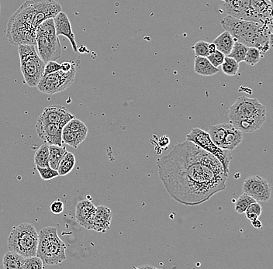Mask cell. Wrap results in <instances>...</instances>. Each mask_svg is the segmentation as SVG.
Wrapping results in <instances>:
<instances>
[{
    "label": "cell",
    "instance_id": "15",
    "mask_svg": "<svg viewBox=\"0 0 273 269\" xmlns=\"http://www.w3.org/2000/svg\"><path fill=\"white\" fill-rule=\"evenodd\" d=\"M73 114L71 113L65 106L61 105H51L44 109L39 118L45 120L48 122L57 124L63 128L68 122L75 118Z\"/></svg>",
    "mask_w": 273,
    "mask_h": 269
},
{
    "label": "cell",
    "instance_id": "40",
    "mask_svg": "<svg viewBox=\"0 0 273 269\" xmlns=\"http://www.w3.org/2000/svg\"><path fill=\"white\" fill-rule=\"evenodd\" d=\"M61 65H62V68H61V70H62V71H70V70L73 68V66H75V64L72 62H65L61 64Z\"/></svg>",
    "mask_w": 273,
    "mask_h": 269
},
{
    "label": "cell",
    "instance_id": "35",
    "mask_svg": "<svg viewBox=\"0 0 273 269\" xmlns=\"http://www.w3.org/2000/svg\"><path fill=\"white\" fill-rule=\"evenodd\" d=\"M208 46V42H204V41H200V42L196 43L192 47V48L194 50L196 56L207 57V56L210 54Z\"/></svg>",
    "mask_w": 273,
    "mask_h": 269
},
{
    "label": "cell",
    "instance_id": "32",
    "mask_svg": "<svg viewBox=\"0 0 273 269\" xmlns=\"http://www.w3.org/2000/svg\"><path fill=\"white\" fill-rule=\"evenodd\" d=\"M262 59V52L258 48L254 47H248L245 55V61L248 65L254 66L256 64L259 63V61Z\"/></svg>",
    "mask_w": 273,
    "mask_h": 269
},
{
    "label": "cell",
    "instance_id": "9",
    "mask_svg": "<svg viewBox=\"0 0 273 269\" xmlns=\"http://www.w3.org/2000/svg\"><path fill=\"white\" fill-rule=\"evenodd\" d=\"M186 140L192 141L194 144H197L208 153H211L212 156L218 159L222 165L224 173L228 177L230 163L233 159L230 150H225L217 146L212 141L208 132L204 131L198 127L192 129L186 135Z\"/></svg>",
    "mask_w": 273,
    "mask_h": 269
},
{
    "label": "cell",
    "instance_id": "23",
    "mask_svg": "<svg viewBox=\"0 0 273 269\" xmlns=\"http://www.w3.org/2000/svg\"><path fill=\"white\" fill-rule=\"evenodd\" d=\"M66 152V148L63 145H49V166L57 170L59 163Z\"/></svg>",
    "mask_w": 273,
    "mask_h": 269
},
{
    "label": "cell",
    "instance_id": "11",
    "mask_svg": "<svg viewBox=\"0 0 273 269\" xmlns=\"http://www.w3.org/2000/svg\"><path fill=\"white\" fill-rule=\"evenodd\" d=\"M242 190L257 202H267L271 198V185L258 175L247 178L244 181Z\"/></svg>",
    "mask_w": 273,
    "mask_h": 269
},
{
    "label": "cell",
    "instance_id": "5",
    "mask_svg": "<svg viewBox=\"0 0 273 269\" xmlns=\"http://www.w3.org/2000/svg\"><path fill=\"white\" fill-rule=\"evenodd\" d=\"M66 245L57 235L54 226L43 228L38 235L37 256L44 264L54 265L66 260Z\"/></svg>",
    "mask_w": 273,
    "mask_h": 269
},
{
    "label": "cell",
    "instance_id": "33",
    "mask_svg": "<svg viewBox=\"0 0 273 269\" xmlns=\"http://www.w3.org/2000/svg\"><path fill=\"white\" fill-rule=\"evenodd\" d=\"M262 206L258 203L257 201L255 203H251L247 208L246 211H245V215H246L247 218L250 220V221H253V220H257L259 217H260L262 214Z\"/></svg>",
    "mask_w": 273,
    "mask_h": 269
},
{
    "label": "cell",
    "instance_id": "43",
    "mask_svg": "<svg viewBox=\"0 0 273 269\" xmlns=\"http://www.w3.org/2000/svg\"><path fill=\"white\" fill-rule=\"evenodd\" d=\"M154 267L151 265H146V266H140V267Z\"/></svg>",
    "mask_w": 273,
    "mask_h": 269
},
{
    "label": "cell",
    "instance_id": "31",
    "mask_svg": "<svg viewBox=\"0 0 273 269\" xmlns=\"http://www.w3.org/2000/svg\"><path fill=\"white\" fill-rule=\"evenodd\" d=\"M62 138L63 143L74 147V148H77L80 144L83 143V141L79 138L76 133L71 131V130H65V129H62Z\"/></svg>",
    "mask_w": 273,
    "mask_h": 269
},
{
    "label": "cell",
    "instance_id": "10",
    "mask_svg": "<svg viewBox=\"0 0 273 269\" xmlns=\"http://www.w3.org/2000/svg\"><path fill=\"white\" fill-rule=\"evenodd\" d=\"M76 65L68 71L62 70L43 76L41 79L37 89L42 93L53 95L63 92L70 87L75 82Z\"/></svg>",
    "mask_w": 273,
    "mask_h": 269
},
{
    "label": "cell",
    "instance_id": "18",
    "mask_svg": "<svg viewBox=\"0 0 273 269\" xmlns=\"http://www.w3.org/2000/svg\"><path fill=\"white\" fill-rule=\"evenodd\" d=\"M111 209L106 206H97L92 220V229L100 233H106L111 225Z\"/></svg>",
    "mask_w": 273,
    "mask_h": 269
},
{
    "label": "cell",
    "instance_id": "19",
    "mask_svg": "<svg viewBox=\"0 0 273 269\" xmlns=\"http://www.w3.org/2000/svg\"><path fill=\"white\" fill-rule=\"evenodd\" d=\"M243 140V135L242 132L240 130H237L231 124H229L227 127V133L224 137V141L221 148L225 149V150H235L237 147L240 145L241 143Z\"/></svg>",
    "mask_w": 273,
    "mask_h": 269
},
{
    "label": "cell",
    "instance_id": "20",
    "mask_svg": "<svg viewBox=\"0 0 273 269\" xmlns=\"http://www.w3.org/2000/svg\"><path fill=\"white\" fill-rule=\"evenodd\" d=\"M194 71L202 76H213L219 72L218 68L213 66L207 57L196 56L194 61Z\"/></svg>",
    "mask_w": 273,
    "mask_h": 269
},
{
    "label": "cell",
    "instance_id": "22",
    "mask_svg": "<svg viewBox=\"0 0 273 269\" xmlns=\"http://www.w3.org/2000/svg\"><path fill=\"white\" fill-rule=\"evenodd\" d=\"M24 261L25 257L16 252L9 251L4 255L3 264L5 269H19L22 268Z\"/></svg>",
    "mask_w": 273,
    "mask_h": 269
},
{
    "label": "cell",
    "instance_id": "6",
    "mask_svg": "<svg viewBox=\"0 0 273 269\" xmlns=\"http://www.w3.org/2000/svg\"><path fill=\"white\" fill-rule=\"evenodd\" d=\"M37 53L45 64L56 61L62 56V46L56 34L53 18L42 22L36 29Z\"/></svg>",
    "mask_w": 273,
    "mask_h": 269
},
{
    "label": "cell",
    "instance_id": "24",
    "mask_svg": "<svg viewBox=\"0 0 273 269\" xmlns=\"http://www.w3.org/2000/svg\"><path fill=\"white\" fill-rule=\"evenodd\" d=\"M229 124H221L213 125L209 128L208 133L212 141L218 147H221L227 133Z\"/></svg>",
    "mask_w": 273,
    "mask_h": 269
},
{
    "label": "cell",
    "instance_id": "28",
    "mask_svg": "<svg viewBox=\"0 0 273 269\" xmlns=\"http://www.w3.org/2000/svg\"><path fill=\"white\" fill-rule=\"evenodd\" d=\"M248 49V47L246 46V45L235 42L230 54H228V57H232L238 63H240V62L245 61V55H246Z\"/></svg>",
    "mask_w": 273,
    "mask_h": 269
},
{
    "label": "cell",
    "instance_id": "37",
    "mask_svg": "<svg viewBox=\"0 0 273 269\" xmlns=\"http://www.w3.org/2000/svg\"><path fill=\"white\" fill-rule=\"evenodd\" d=\"M224 57H225V55L221 51H218V50H217L213 54H209L207 56V59H208L209 62L216 68L221 66L223 62H224Z\"/></svg>",
    "mask_w": 273,
    "mask_h": 269
},
{
    "label": "cell",
    "instance_id": "14",
    "mask_svg": "<svg viewBox=\"0 0 273 269\" xmlns=\"http://www.w3.org/2000/svg\"><path fill=\"white\" fill-rule=\"evenodd\" d=\"M33 3L35 10L33 21L35 29L46 20L54 18L62 10V5L55 0H33Z\"/></svg>",
    "mask_w": 273,
    "mask_h": 269
},
{
    "label": "cell",
    "instance_id": "16",
    "mask_svg": "<svg viewBox=\"0 0 273 269\" xmlns=\"http://www.w3.org/2000/svg\"><path fill=\"white\" fill-rule=\"evenodd\" d=\"M54 20V27H55L56 34L57 36H65L68 38L71 45H72V49L74 52H78L79 48L75 42V35L72 31V25H71L70 21L68 19L66 13L61 11L53 18Z\"/></svg>",
    "mask_w": 273,
    "mask_h": 269
},
{
    "label": "cell",
    "instance_id": "17",
    "mask_svg": "<svg viewBox=\"0 0 273 269\" xmlns=\"http://www.w3.org/2000/svg\"><path fill=\"white\" fill-rule=\"evenodd\" d=\"M96 206L89 201L83 200L77 204L75 209V218L77 223L87 229H92V220Z\"/></svg>",
    "mask_w": 273,
    "mask_h": 269
},
{
    "label": "cell",
    "instance_id": "45",
    "mask_svg": "<svg viewBox=\"0 0 273 269\" xmlns=\"http://www.w3.org/2000/svg\"><path fill=\"white\" fill-rule=\"evenodd\" d=\"M268 1H269L270 3H272V0H268Z\"/></svg>",
    "mask_w": 273,
    "mask_h": 269
},
{
    "label": "cell",
    "instance_id": "8",
    "mask_svg": "<svg viewBox=\"0 0 273 269\" xmlns=\"http://www.w3.org/2000/svg\"><path fill=\"white\" fill-rule=\"evenodd\" d=\"M21 71L24 82L29 87H37L43 76L45 63L36 51L35 45L18 46Z\"/></svg>",
    "mask_w": 273,
    "mask_h": 269
},
{
    "label": "cell",
    "instance_id": "4",
    "mask_svg": "<svg viewBox=\"0 0 273 269\" xmlns=\"http://www.w3.org/2000/svg\"><path fill=\"white\" fill-rule=\"evenodd\" d=\"M35 10L33 0L25 2L10 16L7 23L6 36L11 45H36V29L33 27Z\"/></svg>",
    "mask_w": 273,
    "mask_h": 269
},
{
    "label": "cell",
    "instance_id": "26",
    "mask_svg": "<svg viewBox=\"0 0 273 269\" xmlns=\"http://www.w3.org/2000/svg\"><path fill=\"white\" fill-rule=\"evenodd\" d=\"M63 129L71 130V131L76 133L79 138L83 141V142L86 139V136H87L88 128L86 124L75 118L68 122V124L63 127Z\"/></svg>",
    "mask_w": 273,
    "mask_h": 269
},
{
    "label": "cell",
    "instance_id": "12",
    "mask_svg": "<svg viewBox=\"0 0 273 269\" xmlns=\"http://www.w3.org/2000/svg\"><path fill=\"white\" fill-rule=\"evenodd\" d=\"M226 13L229 16L245 21H256L252 9V0H222Z\"/></svg>",
    "mask_w": 273,
    "mask_h": 269
},
{
    "label": "cell",
    "instance_id": "36",
    "mask_svg": "<svg viewBox=\"0 0 273 269\" xmlns=\"http://www.w3.org/2000/svg\"><path fill=\"white\" fill-rule=\"evenodd\" d=\"M37 171H38L39 174H40L41 178L43 180L48 181L51 180V179H54V178L59 177V171L57 170L53 169L51 167H45V168H42V167L36 166Z\"/></svg>",
    "mask_w": 273,
    "mask_h": 269
},
{
    "label": "cell",
    "instance_id": "41",
    "mask_svg": "<svg viewBox=\"0 0 273 269\" xmlns=\"http://www.w3.org/2000/svg\"><path fill=\"white\" fill-rule=\"evenodd\" d=\"M251 225H252L253 226H254L255 228H256V229H262V222L260 221V220H259V219H257V220H253V221H251Z\"/></svg>",
    "mask_w": 273,
    "mask_h": 269
},
{
    "label": "cell",
    "instance_id": "7",
    "mask_svg": "<svg viewBox=\"0 0 273 269\" xmlns=\"http://www.w3.org/2000/svg\"><path fill=\"white\" fill-rule=\"evenodd\" d=\"M38 234L31 223H23L15 226L8 238L9 251L16 252L23 256H36Z\"/></svg>",
    "mask_w": 273,
    "mask_h": 269
},
{
    "label": "cell",
    "instance_id": "25",
    "mask_svg": "<svg viewBox=\"0 0 273 269\" xmlns=\"http://www.w3.org/2000/svg\"><path fill=\"white\" fill-rule=\"evenodd\" d=\"M75 165V157L73 153L67 151L59 163L57 171L59 176H66L69 174Z\"/></svg>",
    "mask_w": 273,
    "mask_h": 269
},
{
    "label": "cell",
    "instance_id": "38",
    "mask_svg": "<svg viewBox=\"0 0 273 269\" xmlns=\"http://www.w3.org/2000/svg\"><path fill=\"white\" fill-rule=\"evenodd\" d=\"M62 68V65L56 62V61H50L45 64V70H44L43 76L51 73L56 72ZM42 76V77H43Z\"/></svg>",
    "mask_w": 273,
    "mask_h": 269
},
{
    "label": "cell",
    "instance_id": "30",
    "mask_svg": "<svg viewBox=\"0 0 273 269\" xmlns=\"http://www.w3.org/2000/svg\"><path fill=\"white\" fill-rule=\"evenodd\" d=\"M255 202L256 200L252 197H250L245 193H243L235 202V211L239 214H245L248 206Z\"/></svg>",
    "mask_w": 273,
    "mask_h": 269
},
{
    "label": "cell",
    "instance_id": "1",
    "mask_svg": "<svg viewBox=\"0 0 273 269\" xmlns=\"http://www.w3.org/2000/svg\"><path fill=\"white\" fill-rule=\"evenodd\" d=\"M157 168L168 195L184 206H198L226 189L227 176L219 160L187 140L162 157Z\"/></svg>",
    "mask_w": 273,
    "mask_h": 269
},
{
    "label": "cell",
    "instance_id": "2",
    "mask_svg": "<svg viewBox=\"0 0 273 269\" xmlns=\"http://www.w3.org/2000/svg\"><path fill=\"white\" fill-rule=\"evenodd\" d=\"M221 25L231 34L235 42L254 47L262 53L267 52L271 46L272 24L245 21L227 15L221 21Z\"/></svg>",
    "mask_w": 273,
    "mask_h": 269
},
{
    "label": "cell",
    "instance_id": "13",
    "mask_svg": "<svg viewBox=\"0 0 273 269\" xmlns=\"http://www.w3.org/2000/svg\"><path fill=\"white\" fill-rule=\"evenodd\" d=\"M36 130L41 139L48 145L62 146V129L57 124L48 122L38 118L36 123Z\"/></svg>",
    "mask_w": 273,
    "mask_h": 269
},
{
    "label": "cell",
    "instance_id": "39",
    "mask_svg": "<svg viewBox=\"0 0 273 269\" xmlns=\"http://www.w3.org/2000/svg\"><path fill=\"white\" fill-rule=\"evenodd\" d=\"M64 203L60 200H56L51 203L50 209L54 214H62L64 211Z\"/></svg>",
    "mask_w": 273,
    "mask_h": 269
},
{
    "label": "cell",
    "instance_id": "3",
    "mask_svg": "<svg viewBox=\"0 0 273 269\" xmlns=\"http://www.w3.org/2000/svg\"><path fill=\"white\" fill-rule=\"evenodd\" d=\"M266 107L257 99L242 95L229 108L230 124L242 133H253L266 121Z\"/></svg>",
    "mask_w": 273,
    "mask_h": 269
},
{
    "label": "cell",
    "instance_id": "44",
    "mask_svg": "<svg viewBox=\"0 0 273 269\" xmlns=\"http://www.w3.org/2000/svg\"><path fill=\"white\" fill-rule=\"evenodd\" d=\"M0 12H1V3H0Z\"/></svg>",
    "mask_w": 273,
    "mask_h": 269
},
{
    "label": "cell",
    "instance_id": "34",
    "mask_svg": "<svg viewBox=\"0 0 273 269\" xmlns=\"http://www.w3.org/2000/svg\"><path fill=\"white\" fill-rule=\"evenodd\" d=\"M45 267L43 261L39 257L31 256L25 258L21 269H42Z\"/></svg>",
    "mask_w": 273,
    "mask_h": 269
},
{
    "label": "cell",
    "instance_id": "21",
    "mask_svg": "<svg viewBox=\"0 0 273 269\" xmlns=\"http://www.w3.org/2000/svg\"><path fill=\"white\" fill-rule=\"evenodd\" d=\"M235 39L229 32L224 31L215 38L213 43L216 45L217 50L222 52L225 56H228L235 44Z\"/></svg>",
    "mask_w": 273,
    "mask_h": 269
},
{
    "label": "cell",
    "instance_id": "42",
    "mask_svg": "<svg viewBox=\"0 0 273 269\" xmlns=\"http://www.w3.org/2000/svg\"><path fill=\"white\" fill-rule=\"evenodd\" d=\"M209 53L210 54H213V52L217 51L216 45L212 42V43H209Z\"/></svg>",
    "mask_w": 273,
    "mask_h": 269
},
{
    "label": "cell",
    "instance_id": "29",
    "mask_svg": "<svg viewBox=\"0 0 273 269\" xmlns=\"http://www.w3.org/2000/svg\"><path fill=\"white\" fill-rule=\"evenodd\" d=\"M221 67L223 72L228 76L236 75L239 71V63L228 56H225Z\"/></svg>",
    "mask_w": 273,
    "mask_h": 269
},
{
    "label": "cell",
    "instance_id": "27",
    "mask_svg": "<svg viewBox=\"0 0 273 269\" xmlns=\"http://www.w3.org/2000/svg\"><path fill=\"white\" fill-rule=\"evenodd\" d=\"M34 163L36 166L49 167V145L47 144H42L34 155Z\"/></svg>",
    "mask_w": 273,
    "mask_h": 269
}]
</instances>
